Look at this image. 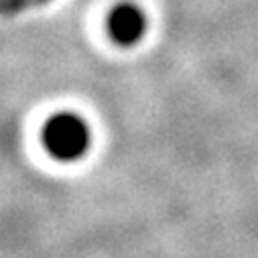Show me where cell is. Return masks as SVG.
I'll use <instances>...</instances> for the list:
<instances>
[{"label": "cell", "mask_w": 258, "mask_h": 258, "mask_svg": "<svg viewBox=\"0 0 258 258\" xmlns=\"http://www.w3.org/2000/svg\"><path fill=\"white\" fill-rule=\"evenodd\" d=\"M43 143L51 157L72 163L88 153L92 145V133L82 116L74 112H59L47 120L43 128Z\"/></svg>", "instance_id": "6da1fadb"}, {"label": "cell", "mask_w": 258, "mask_h": 258, "mask_svg": "<svg viewBox=\"0 0 258 258\" xmlns=\"http://www.w3.org/2000/svg\"><path fill=\"white\" fill-rule=\"evenodd\" d=\"M147 31V17L145 13L131 3H122L112 9L108 17V33L114 43L122 47H133L137 45Z\"/></svg>", "instance_id": "7a4b0ae2"}]
</instances>
